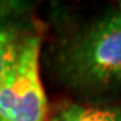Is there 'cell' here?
Segmentation results:
<instances>
[{
    "mask_svg": "<svg viewBox=\"0 0 121 121\" xmlns=\"http://www.w3.org/2000/svg\"><path fill=\"white\" fill-rule=\"evenodd\" d=\"M58 71L81 95L121 94V23L110 15L75 34L58 55Z\"/></svg>",
    "mask_w": 121,
    "mask_h": 121,
    "instance_id": "6da1fadb",
    "label": "cell"
},
{
    "mask_svg": "<svg viewBox=\"0 0 121 121\" xmlns=\"http://www.w3.org/2000/svg\"><path fill=\"white\" fill-rule=\"evenodd\" d=\"M39 36H28L12 74L0 86V121H46L47 99L39 77Z\"/></svg>",
    "mask_w": 121,
    "mask_h": 121,
    "instance_id": "7a4b0ae2",
    "label": "cell"
},
{
    "mask_svg": "<svg viewBox=\"0 0 121 121\" xmlns=\"http://www.w3.org/2000/svg\"><path fill=\"white\" fill-rule=\"evenodd\" d=\"M26 39L19 38L15 27L0 13V86L12 74Z\"/></svg>",
    "mask_w": 121,
    "mask_h": 121,
    "instance_id": "3957f363",
    "label": "cell"
},
{
    "mask_svg": "<svg viewBox=\"0 0 121 121\" xmlns=\"http://www.w3.org/2000/svg\"><path fill=\"white\" fill-rule=\"evenodd\" d=\"M50 121H121V109L69 105L58 110Z\"/></svg>",
    "mask_w": 121,
    "mask_h": 121,
    "instance_id": "277c9868",
    "label": "cell"
},
{
    "mask_svg": "<svg viewBox=\"0 0 121 121\" xmlns=\"http://www.w3.org/2000/svg\"><path fill=\"white\" fill-rule=\"evenodd\" d=\"M112 16L116 19L117 22H120L121 23V1L118 3V7H117V11L116 12H113L112 13Z\"/></svg>",
    "mask_w": 121,
    "mask_h": 121,
    "instance_id": "5b68a950",
    "label": "cell"
}]
</instances>
